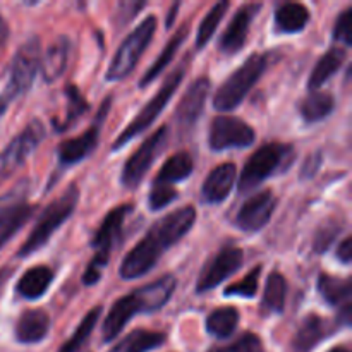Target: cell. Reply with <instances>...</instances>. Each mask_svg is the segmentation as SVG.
Returning <instances> with one entry per match:
<instances>
[{"label":"cell","mask_w":352,"mask_h":352,"mask_svg":"<svg viewBox=\"0 0 352 352\" xmlns=\"http://www.w3.org/2000/svg\"><path fill=\"white\" fill-rule=\"evenodd\" d=\"M322 151H316V153L309 155L308 158H306L305 165H302V170H301V177L302 179H311L313 175L318 172L320 165H322Z\"/></svg>","instance_id":"42"},{"label":"cell","mask_w":352,"mask_h":352,"mask_svg":"<svg viewBox=\"0 0 352 352\" xmlns=\"http://www.w3.org/2000/svg\"><path fill=\"white\" fill-rule=\"evenodd\" d=\"M210 352H263V344H261L260 337L254 336V333H244L230 346L217 347Z\"/></svg>","instance_id":"40"},{"label":"cell","mask_w":352,"mask_h":352,"mask_svg":"<svg viewBox=\"0 0 352 352\" xmlns=\"http://www.w3.org/2000/svg\"><path fill=\"white\" fill-rule=\"evenodd\" d=\"M175 285H177V278L172 274H167L151 284L143 285L131 294L117 299L110 311L107 313V318L102 325L103 342H112L113 339H117L124 327L140 313L160 311L174 294Z\"/></svg>","instance_id":"2"},{"label":"cell","mask_w":352,"mask_h":352,"mask_svg":"<svg viewBox=\"0 0 352 352\" xmlns=\"http://www.w3.org/2000/svg\"><path fill=\"white\" fill-rule=\"evenodd\" d=\"M69 55H71V41L65 36L52 41L45 54H41L40 72L45 82H55L67 67Z\"/></svg>","instance_id":"19"},{"label":"cell","mask_w":352,"mask_h":352,"mask_svg":"<svg viewBox=\"0 0 352 352\" xmlns=\"http://www.w3.org/2000/svg\"><path fill=\"white\" fill-rule=\"evenodd\" d=\"M179 6H181V3H175V6H172L170 12H168V19H167V28H170V26H172V19H175V12H177Z\"/></svg>","instance_id":"46"},{"label":"cell","mask_w":352,"mask_h":352,"mask_svg":"<svg viewBox=\"0 0 352 352\" xmlns=\"http://www.w3.org/2000/svg\"><path fill=\"white\" fill-rule=\"evenodd\" d=\"M196 222V210L182 206L155 222L146 236L124 256L119 275L124 280H134L150 274L162 256L188 236Z\"/></svg>","instance_id":"1"},{"label":"cell","mask_w":352,"mask_h":352,"mask_svg":"<svg viewBox=\"0 0 352 352\" xmlns=\"http://www.w3.org/2000/svg\"><path fill=\"white\" fill-rule=\"evenodd\" d=\"M260 274H261V267L253 268L246 277L243 278L237 284L229 285L226 289L223 294L229 298V296H237V298H246V299H253L258 292V284H260Z\"/></svg>","instance_id":"36"},{"label":"cell","mask_w":352,"mask_h":352,"mask_svg":"<svg viewBox=\"0 0 352 352\" xmlns=\"http://www.w3.org/2000/svg\"><path fill=\"white\" fill-rule=\"evenodd\" d=\"M33 213H34V206L28 205L26 203V205H24L23 208H21L19 212H17L16 215H14L12 219L6 223V226L0 227V250H2L3 244H6L7 241H10L14 236H16L17 230H19L21 227H23L24 223L31 219V215H33Z\"/></svg>","instance_id":"38"},{"label":"cell","mask_w":352,"mask_h":352,"mask_svg":"<svg viewBox=\"0 0 352 352\" xmlns=\"http://www.w3.org/2000/svg\"><path fill=\"white\" fill-rule=\"evenodd\" d=\"M164 333L138 329L127 333L117 346L112 347L110 352H150L164 346Z\"/></svg>","instance_id":"29"},{"label":"cell","mask_w":352,"mask_h":352,"mask_svg":"<svg viewBox=\"0 0 352 352\" xmlns=\"http://www.w3.org/2000/svg\"><path fill=\"white\" fill-rule=\"evenodd\" d=\"M47 136L45 126L40 120H31L0 153V182L9 179Z\"/></svg>","instance_id":"11"},{"label":"cell","mask_w":352,"mask_h":352,"mask_svg":"<svg viewBox=\"0 0 352 352\" xmlns=\"http://www.w3.org/2000/svg\"><path fill=\"white\" fill-rule=\"evenodd\" d=\"M50 318L43 309H28L16 323V339L21 344H38L48 336Z\"/></svg>","instance_id":"21"},{"label":"cell","mask_w":352,"mask_h":352,"mask_svg":"<svg viewBox=\"0 0 352 352\" xmlns=\"http://www.w3.org/2000/svg\"><path fill=\"white\" fill-rule=\"evenodd\" d=\"M40 40L31 38L23 47H19V50L14 55L12 64H10L9 82L0 95L6 96L10 103L19 98L21 95H24L33 85L36 72L40 71Z\"/></svg>","instance_id":"9"},{"label":"cell","mask_w":352,"mask_h":352,"mask_svg":"<svg viewBox=\"0 0 352 352\" xmlns=\"http://www.w3.org/2000/svg\"><path fill=\"white\" fill-rule=\"evenodd\" d=\"M237 168L236 164L227 162V164L219 165L206 175L205 182L201 186V201L206 205H219L229 198L234 184H236Z\"/></svg>","instance_id":"18"},{"label":"cell","mask_w":352,"mask_h":352,"mask_svg":"<svg viewBox=\"0 0 352 352\" xmlns=\"http://www.w3.org/2000/svg\"><path fill=\"white\" fill-rule=\"evenodd\" d=\"M277 206V198L272 191H261L251 196L236 215V226L244 232H258L270 222Z\"/></svg>","instance_id":"15"},{"label":"cell","mask_w":352,"mask_h":352,"mask_svg":"<svg viewBox=\"0 0 352 352\" xmlns=\"http://www.w3.org/2000/svg\"><path fill=\"white\" fill-rule=\"evenodd\" d=\"M337 258H339L344 265L351 263V260H352V239L351 237H346V239L339 244V250H337Z\"/></svg>","instance_id":"44"},{"label":"cell","mask_w":352,"mask_h":352,"mask_svg":"<svg viewBox=\"0 0 352 352\" xmlns=\"http://www.w3.org/2000/svg\"><path fill=\"white\" fill-rule=\"evenodd\" d=\"M329 323L318 315H308L299 325L294 339L291 342V352H311L329 337Z\"/></svg>","instance_id":"20"},{"label":"cell","mask_w":352,"mask_h":352,"mask_svg":"<svg viewBox=\"0 0 352 352\" xmlns=\"http://www.w3.org/2000/svg\"><path fill=\"white\" fill-rule=\"evenodd\" d=\"M144 2H120L119 3V17L120 24H126L136 16V12L140 9H143Z\"/></svg>","instance_id":"43"},{"label":"cell","mask_w":352,"mask_h":352,"mask_svg":"<svg viewBox=\"0 0 352 352\" xmlns=\"http://www.w3.org/2000/svg\"><path fill=\"white\" fill-rule=\"evenodd\" d=\"M28 195H30V181L24 179L0 196V227L6 226L26 205Z\"/></svg>","instance_id":"33"},{"label":"cell","mask_w":352,"mask_h":352,"mask_svg":"<svg viewBox=\"0 0 352 352\" xmlns=\"http://www.w3.org/2000/svg\"><path fill=\"white\" fill-rule=\"evenodd\" d=\"M254 140H256V134L253 127L237 117L220 116L215 117L210 124L208 144L212 151L248 148L254 143Z\"/></svg>","instance_id":"12"},{"label":"cell","mask_w":352,"mask_h":352,"mask_svg":"<svg viewBox=\"0 0 352 352\" xmlns=\"http://www.w3.org/2000/svg\"><path fill=\"white\" fill-rule=\"evenodd\" d=\"M192 170H195V162L191 155L188 151H179L165 162L155 177L153 186H170L172 182H181L188 179Z\"/></svg>","instance_id":"26"},{"label":"cell","mask_w":352,"mask_h":352,"mask_svg":"<svg viewBox=\"0 0 352 352\" xmlns=\"http://www.w3.org/2000/svg\"><path fill=\"white\" fill-rule=\"evenodd\" d=\"M336 109V100L332 93L327 91H313L299 103V113L302 120L308 124H316L320 120L327 119Z\"/></svg>","instance_id":"28"},{"label":"cell","mask_w":352,"mask_h":352,"mask_svg":"<svg viewBox=\"0 0 352 352\" xmlns=\"http://www.w3.org/2000/svg\"><path fill=\"white\" fill-rule=\"evenodd\" d=\"M184 72H186L184 65H181V67H177L174 72H170V74L167 76V79L164 81L162 88L155 93L153 98H151L150 102H148L146 105L140 110V113H138V116L134 117L129 124H127L126 129H124L122 133L117 136V140L113 141V144H112V151H117L119 148L126 146L129 141H133L134 138H138L140 134H143L144 131H146L148 127H150L151 124L158 119V116L164 112L165 107L168 105V102L172 100V96L175 95L177 88L181 86L182 79H184Z\"/></svg>","instance_id":"7"},{"label":"cell","mask_w":352,"mask_h":352,"mask_svg":"<svg viewBox=\"0 0 352 352\" xmlns=\"http://www.w3.org/2000/svg\"><path fill=\"white\" fill-rule=\"evenodd\" d=\"M177 196V191L170 186H153L150 196H148V206H150L151 212H158V210L165 208L172 201H175Z\"/></svg>","instance_id":"39"},{"label":"cell","mask_w":352,"mask_h":352,"mask_svg":"<svg viewBox=\"0 0 352 352\" xmlns=\"http://www.w3.org/2000/svg\"><path fill=\"white\" fill-rule=\"evenodd\" d=\"M65 98H67V103H65L64 117H62V120L54 122L57 131H67L69 127H72V124H74L76 120L81 119V117L89 110V103L86 102L78 86H65Z\"/></svg>","instance_id":"32"},{"label":"cell","mask_w":352,"mask_h":352,"mask_svg":"<svg viewBox=\"0 0 352 352\" xmlns=\"http://www.w3.org/2000/svg\"><path fill=\"white\" fill-rule=\"evenodd\" d=\"M329 352H351L347 347H333V349H330Z\"/></svg>","instance_id":"47"},{"label":"cell","mask_w":352,"mask_h":352,"mask_svg":"<svg viewBox=\"0 0 352 352\" xmlns=\"http://www.w3.org/2000/svg\"><path fill=\"white\" fill-rule=\"evenodd\" d=\"M110 103H112V98H107L102 103V107H100L98 113L95 117V122L81 136L74 138V140H65L58 144L57 158L60 167H71V165L79 164V162H82L86 157H89L95 151L96 144L100 141V131H102L103 122L107 119V113L110 110Z\"/></svg>","instance_id":"13"},{"label":"cell","mask_w":352,"mask_h":352,"mask_svg":"<svg viewBox=\"0 0 352 352\" xmlns=\"http://www.w3.org/2000/svg\"><path fill=\"white\" fill-rule=\"evenodd\" d=\"M318 292L330 306L351 305V280L349 278L332 277L329 274H322L318 277Z\"/></svg>","instance_id":"30"},{"label":"cell","mask_w":352,"mask_h":352,"mask_svg":"<svg viewBox=\"0 0 352 352\" xmlns=\"http://www.w3.org/2000/svg\"><path fill=\"white\" fill-rule=\"evenodd\" d=\"M239 311L232 306L215 309L206 318V332L217 339H229L239 325Z\"/></svg>","instance_id":"31"},{"label":"cell","mask_w":352,"mask_h":352,"mask_svg":"<svg viewBox=\"0 0 352 352\" xmlns=\"http://www.w3.org/2000/svg\"><path fill=\"white\" fill-rule=\"evenodd\" d=\"M285 296H287V282H285L284 275L278 272L268 275L263 299H261V313L265 316L284 313Z\"/></svg>","instance_id":"27"},{"label":"cell","mask_w":352,"mask_h":352,"mask_svg":"<svg viewBox=\"0 0 352 352\" xmlns=\"http://www.w3.org/2000/svg\"><path fill=\"white\" fill-rule=\"evenodd\" d=\"M309 19H311V14H309L308 7L302 3L287 2L282 3L275 10V26L280 33L285 34L301 33L308 26Z\"/></svg>","instance_id":"23"},{"label":"cell","mask_w":352,"mask_h":352,"mask_svg":"<svg viewBox=\"0 0 352 352\" xmlns=\"http://www.w3.org/2000/svg\"><path fill=\"white\" fill-rule=\"evenodd\" d=\"M294 157V148L285 143H268L258 148L244 165L239 179V192H251L254 188L277 174Z\"/></svg>","instance_id":"6"},{"label":"cell","mask_w":352,"mask_h":352,"mask_svg":"<svg viewBox=\"0 0 352 352\" xmlns=\"http://www.w3.org/2000/svg\"><path fill=\"white\" fill-rule=\"evenodd\" d=\"M340 229H342V223L337 222V220H329V222L323 223L315 234V241H313V250L315 253L322 254L325 251H329V248L332 246L333 241L339 236Z\"/></svg>","instance_id":"37"},{"label":"cell","mask_w":352,"mask_h":352,"mask_svg":"<svg viewBox=\"0 0 352 352\" xmlns=\"http://www.w3.org/2000/svg\"><path fill=\"white\" fill-rule=\"evenodd\" d=\"M261 10V3H246L241 7L234 17L230 19L229 26H227L226 33L220 38V50L226 55H236L244 48L248 41V34H250L251 24H253L254 17Z\"/></svg>","instance_id":"17"},{"label":"cell","mask_w":352,"mask_h":352,"mask_svg":"<svg viewBox=\"0 0 352 352\" xmlns=\"http://www.w3.org/2000/svg\"><path fill=\"white\" fill-rule=\"evenodd\" d=\"M7 38H9V26H7L6 19H3V17L0 16V47H2V45L6 43Z\"/></svg>","instance_id":"45"},{"label":"cell","mask_w":352,"mask_h":352,"mask_svg":"<svg viewBox=\"0 0 352 352\" xmlns=\"http://www.w3.org/2000/svg\"><path fill=\"white\" fill-rule=\"evenodd\" d=\"M268 57L265 54H251L213 95V109L219 112H230L237 109L248 93L256 86L263 72L267 71Z\"/></svg>","instance_id":"5"},{"label":"cell","mask_w":352,"mask_h":352,"mask_svg":"<svg viewBox=\"0 0 352 352\" xmlns=\"http://www.w3.org/2000/svg\"><path fill=\"white\" fill-rule=\"evenodd\" d=\"M52 280H54V274H52L50 268L40 265V267H33L24 272L23 277L17 282L16 291L24 299L34 301V299H40L48 291Z\"/></svg>","instance_id":"24"},{"label":"cell","mask_w":352,"mask_h":352,"mask_svg":"<svg viewBox=\"0 0 352 352\" xmlns=\"http://www.w3.org/2000/svg\"><path fill=\"white\" fill-rule=\"evenodd\" d=\"M346 57L347 52L346 48L342 47H333L330 48L327 54H323L322 58H320V60L316 62L315 67H313L311 74H309L308 88L313 89V91L322 88L330 78H333V76L340 71V67H342L344 62H346Z\"/></svg>","instance_id":"22"},{"label":"cell","mask_w":352,"mask_h":352,"mask_svg":"<svg viewBox=\"0 0 352 352\" xmlns=\"http://www.w3.org/2000/svg\"><path fill=\"white\" fill-rule=\"evenodd\" d=\"M244 263V251L239 248L226 246L213 256V260L206 265L199 274L198 282H196V292L205 294L212 291L217 285L222 284L223 280L236 274Z\"/></svg>","instance_id":"14"},{"label":"cell","mask_w":352,"mask_h":352,"mask_svg":"<svg viewBox=\"0 0 352 352\" xmlns=\"http://www.w3.org/2000/svg\"><path fill=\"white\" fill-rule=\"evenodd\" d=\"M100 315H102V306H96L91 311H88V315L81 320V323L78 325L76 332L72 333L71 339L58 349V352H78L81 349L86 340L89 339V336L93 333V330H95Z\"/></svg>","instance_id":"34"},{"label":"cell","mask_w":352,"mask_h":352,"mask_svg":"<svg viewBox=\"0 0 352 352\" xmlns=\"http://www.w3.org/2000/svg\"><path fill=\"white\" fill-rule=\"evenodd\" d=\"M230 3L227 2V0H222V2L215 3V6L210 9V12L206 14L205 19L201 21V24H199L198 28V34H196V47L198 48H203L208 45V41L212 40V36L215 34L217 28H219V24L222 23L223 16H226V12L229 10Z\"/></svg>","instance_id":"35"},{"label":"cell","mask_w":352,"mask_h":352,"mask_svg":"<svg viewBox=\"0 0 352 352\" xmlns=\"http://www.w3.org/2000/svg\"><path fill=\"white\" fill-rule=\"evenodd\" d=\"M78 201L79 189L76 184H71L65 189L64 195L55 198L54 201L43 210V213H41L40 219H38L36 226L33 227V230H31L28 239L23 243L21 250L17 251V256L26 258L31 256L33 253H36V251H40L41 248L52 239V236L67 222L69 217L74 213Z\"/></svg>","instance_id":"4"},{"label":"cell","mask_w":352,"mask_h":352,"mask_svg":"<svg viewBox=\"0 0 352 352\" xmlns=\"http://www.w3.org/2000/svg\"><path fill=\"white\" fill-rule=\"evenodd\" d=\"M333 41H340L346 47L352 45V9L344 10L336 21V28H333Z\"/></svg>","instance_id":"41"},{"label":"cell","mask_w":352,"mask_h":352,"mask_svg":"<svg viewBox=\"0 0 352 352\" xmlns=\"http://www.w3.org/2000/svg\"><path fill=\"white\" fill-rule=\"evenodd\" d=\"M133 205H120L110 210L105 215L102 226L98 227V230L93 236L91 248L95 250V254H93L91 261L86 267L85 275H82L85 285H95L102 278L103 268L109 265L112 251L120 243L124 223H126L127 217L133 213Z\"/></svg>","instance_id":"3"},{"label":"cell","mask_w":352,"mask_h":352,"mask_svg":"<svg viewBox=\"0 0 352 352\" xmlns=\"http://www.w3.org/2000/svg\"><path fill=\"white\" fill-rule=\"evenodd\" d=\"M155 31H157V17L148 16L146 19L141 21V23L127 34L126 40L120 43L119 48H117L112 62H110L109 71H107L105 74L107 81H120V79L127 78V76L136 69L141 55L144 54L148 45L153 40Z\"/></svg>","instance_id":"8"},{"label":"cell","mask_w":352,"mask_h":352,"mask_svg":"<svg viewBox=\"0 0 352 352\" xmlns=\"http://www.w3.org/2000/svg\"><path fill=\"white\" fill-rule=\"evenodd\" d=\"M168 140V127L162 126L160 129L155 131L143 144L136 150V153L131 155L124 164L122 174H120V182L124 188L134 189L143 182L144 175L150 170L151 165L162 153Z\"/></svg>","instance_id":"10"},{"label":"cell","mask_w":352,"mask_h":352,"mask_svg":"<svg viewBox=\"0 0 352 352\" xmlns=\"http://www.w3.org/2000/svg\"><path fill=\"white\" fill-rule=\"evenodd\" d=\"M210 86L212 85L208 78H198L195 82H191L188 91L181 98L175 110V124L181 134H188L199 120L206 98L210 95Z\"/></svg>","instance_id":"16"},{"label":"cell","mask_w":352,"mask_h":352,"mask_svg":"<svg viewBox=\"0 0 352 352\" xmlns=\"http://www.w3.org/2000/svg\"><path fill=\"white\" fill-rule=\"evenodd\" d=\"M188 34H189L188 24H184V26H181L177 31H175V34L167 41V45L164 47L162 54L158 55L157 60L150 65V69L146 71V74L141 78L140 88H144V86H148L150 82H153L155 79H157L158 76H160L162 72L168 67V64L174 60L175 54H177L179 48L182 47V43H184V40L188 38Z\"/></svg>","instance_id":"25"}]
</instances>
